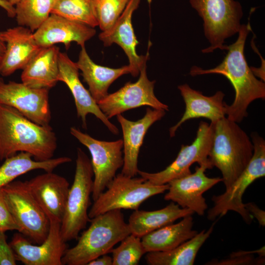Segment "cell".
I'll list each match as a JSON object with an SVG mask.
<instances>
[{
    "label": "cell",
    "mask_w": 265,
    "mask_h": 265,
    "mask_svg": "<svg viewBox=\"0 0 265 265\" xmlns=\"http://www.w3.org/2000/svg\"><path fill=\"white\" fill-rule=\"evenodd\" d=\"M251 30L249 23L241 25L237 39L228 46L226 56L217 66L203 69L194 66L189 73L192 76L221 75L230 81L234 88L235 96L233 103L226 105V115L236 123L241 122L247 116V108L252 102L265 98V81L258 80L254 75L244 55L245 42Z\"/></svg>",
    "instance_id": "1"
},
{
    "label": "cell",
    "mask_w": 265,
    "mask_h": 265,
    "mask_svg": "<svg viewBox=\"0 0 265 265\" xmlns=\"http://www.w3.org/2000/svg\"><path fill=\"white\" fill-rule=\"evenodd\" d=\"M57 148V137L51 126L31 121L19 111L0 104V159L23 152L38 161L50 159Z\"/></svg>",
    "instance_id": "2"
},
{
    "label": "cell",
    "mask_w": 265,
    "mask_h": 265,
    "mask_svg": "<svg viewBox=\"0 0 265 265\" xmlns=\"http://www.w3.org/2000/svg\"><path fill=\"white\" fill-rule=\"evenodd\" d=\"M80 237L76 245L67 249L62 265H87L91 261L111 252L114 246L131 234L121 210L99 214Z\"/></svg>",
    "instance_id": "3"
},
{
    "label": "cell",
    "mask_w": 265,
    "mask_h": 265,
    "mask_svg": "<svg viewBox=\"0 0 265 265\" xmlns=\"http://www.w3.org/2000/svg\"><path fill=\"white\" fill-rule=\"evenodd\" d=\"M213 125L209 159L221 172L226 189L238 177L250 162L254 147L249 137L233 121L224 117Z\"/></svg>",
    "instance_id": "4"
},
{
    "label": "cell",
    "mask_w": 265,
    "mask_h": 265,
    "mask_svg": "<svg viewBox=\"0 0 265 265\" xmlns=\"http://www.w3.org/2000/svg\"><path fill=\"white\" fill-rule=\"evenodd\" d=\"M76 162L74 179L60 223L61 236L65 242L78 239L80 232L90 220L88 208L91 205L94 174L91 160L80 148L77 149Z\"/></svg>",
    "instance_id": "5"
},
{
    "label": "cell",
    "mask_w": 265,
    "mask_h": 265,
    "mask_svg": "<svg viewBox=\"0 0 265 265\" xmlns=\"http://www.w3.org/2000/svg\"><path fill=\"white\" fill-rule=\"evenodd\" d=\"M251 137L254 150L250 162L224 193L212 196L213 206L207 212L209 220L214 221L232 211L238 213L246 224L252 223L253 217L245 208L242 196L250 185L265 175V141L256 132L252 133Z\"/></svg>",
    "instance_id": "6"
},
{
    "label": "cell",
    "mask_w": 265,
    "mask_h": 265,
    "mask_svg": "<svg viewBox=\"0 0 265 265\" xmlns=\"http://www.w3.org/2000/svg\"><path fill=\"white\" fill-rule=\"evenodd\" d=\"M191 7L203 21L204 35L210 45L202 50L204 53L216 49L227 50L225 40L238 33L241 27L242 7L235 0H189Z\"/></svg>",
    "instance_id": "7"
},
{
    "label": "cell",
    "mask_w": 265,
    "mask_h": 265,
    "mask_svg": "<svg viewBox=\"0 0 265 265\" xmlns=\"http://www.w3.org/2000/svg\"><path fill=\"white\" fill-rule=\"evenodd\" d=\"M168 184L155 185L142 177L116 175L106 190L94 201L88 212L90 219L113 210H138L148 198L167 191Z\"/></svg>",
    "instance_id": "8"
},
{
    "label": "cell",
    "mask_w": 265,
    "mask_h": 265,
    "mask_svg": "<svg viewBox=\"0 0 265 265\" xmlns=\"http://www.w3.org/2000/svg\"><path fill=\"white\" fill-rule=\"evenodd\" d=\"M0 189L18 231L35 243H42L48 235L50 221L32 195L26 181H13Z\"/></svg>",
    "instance_id": "9"
},
{
    "label": "cell",
    "mask_w": 265,
    "mask_h": 265,
    "mask_svg": "<svg viewBox=\"0 0 265 265\" xmlns=\"http://www.w3.org/2000/svg\"><path fill=\"white\" fill-rule=\"evenodd\" d=\"M213 134V124L201 121L194 141L189 145H182L175 159L164 170L156 173L138 170V174L153 184L161 185L191 173L190 167L195 162L212 169L213 166L209 159V155L212 145Z\"/></svg>",
    "instance_id": "10"
},
{
    "label": "cell",
    "mask_w": 265,
    "mask_h": 265,
    "mask_svg": "<svg viewBox=\"0 0 265 265\" xmlns=\"http://www.w3.org/2000/svg\"><path fill=\"white\" fill-rule=\"evenodd\" d=\"M70 133L89 150L94 174L92 198L95 201L106 189L124 163L122 139L107 141L96 139L75 127Z\"/></svg>",
    "instance_id": "11"
},
{
    "label": "cell",
    "mask_w": 265,
    "mask_h": 265,
    "mask_svg": "<svg viewBox=\"0 0 265 265\" xmlns=\"http://www.w3.org/2000/svg\"><path fill=\"white\" fill-rule=\"evenodd\" d=\"M140 76L135 82H127L115 92L108 94L97 104L103 113L109 119L124 112L142 106L157 109L169 110L168 106L155 96V80H149L146 63L140 70Z\"/></svg>",
    "instance_id": "12"
},
{
    "label": "cell",
    "mask_w": 265,
    "mask_h": 265,
    "mask_svg": "<svg viewBox=\"0 0 265 265\" xmlns=\"http://www.w3.org/2000/svg\"><path fill=\"white\" fill-rule=\"evenodd\" d=\"M0 104L12 107L34 123L50 125L49 89L33 88L23 82H5L0 77Z\"/></svg>",
    "instance_id": "13"
},
{
    "label": "cell",
    "mask_w": 265,
    "mask_h": 265,
    "mask_svg": "<svg viewBox=\"0 0 265 265\" xmlns=\"http://www.w3.org/2000/svg\"><path fill=\"white\" fill-rule=\"evenodd\" d=\"M49 221L48 235L40 244H32L21 233L13 235L9 244L16 260L25 265H62V259L67 248L61 236L60 223Z\"/></svg>",
    "instance_id": "14"
},
{
    "label": "cell",
    "mask_w": 265,
    "mask_h": 265,
    "mask_svg": "<svg viewBox=\"0 0 265 265\" xmlns=\"http://www.w3.org/2000/svg\"><path fill=\"white\" fill-rule=\"evenodd\" d=\"M209 169L205 165L197 166L195 172L175 179L168 184L169 187L164 199L171 201L183 208L192 210L202 216L208 209L203 194L218 183L222 178H210L205 174Z\"/></svg>",
    "instance_id": "15"
},
{
    "label": "cell",
    "mask_w": 265,
    "mask_h": 265,
    "mask_svg": "<svg viewBox=\"0 0 265 265\" xmlns=\"http://www.w3.org/2000/svg\"><path fill=\"white\" fill-rule=\"evenodd\" d=\"M58 81L64 82L70 89L74 99L77 116L81 119L82 127L86 129V116L94 115L114 134L119 133L118 129L103 113L88 90L82 84L79 78V69L67 53L60 52L58 57Z\"/></svg>",
    "instance_id": "16"
},
{
    "label": "cell",
    "mask_w": 265,
    "mask_h": 265,
    "mask_svg": "<svg viewBox=\"0 0 265 265\" xmlns=\"http://www.w3.org/2000/svg\"><path fill=\"white\" fill-rule=\"evenodd\" d=\"M33 198L49 220H62L70 189L67 180L52 172H46L26 181Z\"/></svg>",
    "instance_id": "17"
},
{
    "label": "cell",
    "mask_w": 265,
    "mask_h": 265,
    "mask_svg": "<svg viewBox=\"0 0 265 265\" xmlns=\"http://www.w3.org/2000/svg\"><path fill=\"white\" fill-rule=\"evenodd\" d=\"M140 2V0H130L114 24L108 29L102 31L99 35L105 46L115 43L123 49L129 60L130 74L134 77L139 75L141 68L146 63L149 57L148 53L139 55L136 51L138 41L134 34L132 18Z\"/></svg>",
    "instance_id": "18"
},
{
    "label": "cell",
    "mask_w": 265,
    "mask_h": 265,
    "mask_svg": "<svg viewBox=\"0 0 265 265\" xmlns=\"http://www.w3.org/2000/svg\"><path fill=\"white\" fill-rule=\"evenodd\" d=\"M165 110L148 107L141 119L131 121L121 114L116 116L123 133V160L121 173L133 177L138 174V157L146 133L156 122L161 119Z\"/></svg>",
    "instance_id": "19"
},
{
    "label": "cell",
    "mask_w": 265,
    "mask_h": 265,
    "mask_svg": "<svg viewBox=\"0 0 265 265\" xmlns=\"http://www.w3.org/2000/svg\"><path fill=\"white\" fill-rule=\"evenodd\" d=\"M96 34L95 29L85 24L51 14L45 22L33 32L34 37L41 48L62 43L68 49L72 42L80 47Z\"/></svg>",
    "instance_id": "20"
},
{
    "label": "cell",
    "mask_w": 265,
    "mask_h": 265,
    "mask_svg": "<svg viewBox=\"0 0 265 265\" xmlns=\"http://www.w3.org/2000/svg\"><path fill=\"white\" fill-rule=\"evenodd\" d=\"M5 51L0 64V75L7 77L23 69L41 49L28 28L18 26L0 32Z\"/></svg>",
    "instance_id": "21"
},
{
    "label": "cell",
    "mask_w": 265,
    "mask_h": 265,
    "mask_svg": "<svg viewBox=\"0 0 265 265\" xmlns=\"http://www.w3.org/2000/svg\"><path fill=\"white\" fill-rule=\"evenodd\" d=\"M178 88L186 108L181 119L169 129L171 137L175 136L177 130L184 123L190 119L204 118L214 123L225 117L227 104L224 101L225 94L222 91H217L212 96H207L186 83L179 85Z\"/></svg>",
    "instance_id": "22"
},
{
    "label": "cell",
    "mask_w": 265,
    "mask_h": 265,
    "mask_svg": "<svg viewBox=\"0 0 265 265\" xmlns=\"http://www.w3.org/2000/svg\"><path fill=\"white\" fill-rule=\"evenodd\" d=\"M59 48H41L23 69L22 82L33 88L50 89L58 81Z\"/></svg>",
    "instance_id": "23"
},
{
    "label": "cell",
    "mask_w": 265,
    "mask_h": 265,
    "mask_svg": "<svg viewBox=\"0 0 265 265\" xmlns=\"http://www.w3.org/2000/svg\"><path fill=\"white\" fill-rule=\"evenodd\" d=\"M76 64L81 71L83 81L88 86V91L97 103L108 94V88L116 80L131 73L128 65L112 68L95 63L85 47L81 48Z\"/></svg>",
    "instance_id": "24"
},
{
    "label": "cell",
    "mask_w": 265,
    "mask_h": 265,
    "mask_svg": "<svg viewBox=\"0 0 265 265\" xmlns=\"http://www.w3.org/2000/svg\"><path fill=\"white\" fill-rule=\"evenodd\" d=\"M193 213L192 210L181 208L171 201L165 207L158 210H135L130 216L128 224L131 234L141 238L178 219Z\"/></svg>",
    "instance_id": "25"
},
{
    "label": "cell",
    "mask_w": 265,
    "mask_h": 265,
    "mask_svg": "<svg viewBox=\"0 0 265 265\" xmlns=\"http://www.w3.org/2000/svg\"><path fill=\"white\" fill-rule=\"evenodd\" d=\"M182 218L177 223L165 225L142 237L146 253L172 250L195 236L198 232L193 230L192 215Z\"/></svg>",
    "instance_id": "26"
},
{
    "label": "cell",
    "mask_w": 265,
    "mask_h": 265,
    "mask_svg": "<svg viewBox=\"0 0 265 265\" xmlns=\"http://www.w3.org/2000/svg\"><path fill=\"white\" fill-rule=\"evenodd\" d=\"M216 221L214 220L207 231L204 230L198 233L172 250L147 253L145 256L147 264L149 265H193L199 249L212 233Z\"/></svg>",
    "instance_id": "27"
},
{
    "label": "cell",
    "mask_w": 265,
    "mask_h": 265,
    "mask_svg": "<svg viewBox=\"0 0 265 265\" xmlns=\"http://www.w3.org/2000/svg\"><path fill=\"white\" fill-rule=\"evenodd\" d=\"M32 158L30 154L21 152L5 159L0 166V188L31 170L42 169L46 172H52L57 166L72 160L67 157L52 158L44 161L36 160Z\"/></svg>",
    "instance_id": "28"
},
{
    "label": "cell",
    "mask_w": 265,
    "mask_h": 265,
    "mask_svg": "<svg viewBox=\"0 0 265 265\" xmlns=\"http://www.w3.org/2000/svg\"><path fill=\"white\" fill-rule=\"evenodd\" d=\"M56 0H20L15 5L18 26L36 31L49 18Z\"/></svg>",
    "instance_id": "29"
},
{
    "label": "cell",
    "mask_w": 265,
    "mask_h": 265,
    "mask_svg": "<svg viewBox=\"0 0 265 265\" xmlns=\"http://www.w3.org/2000/svg\"><path fill=\"white\" fill-rule=\"evenodd\" d=\"M51 14L83 23L93 28L98 26L92 0H56Z\"/></svg>",
    "instance_id": "30"
},
{
    "label": "cell",
    "mask_w": 265,
    "mask_h": 265,
    "mask_svg": "<svg viewBox=\"0 0 265 265\" xmlns=\"http://www.w3.org/2000/svg\"><path fill=\"white\" fill-rule=\"evenodd\" d=\"M112 265H137L146 253L141 238L132 234L126 237L120 244L113 248Z\"/></svg>",
    "instance_id": "31"
},
{
    "label": "cell",
    "mask_w": 265,
    "mask_h": 265,
    "mask_svg": "<svg viewBox=\"0 0 265 265\" xmlns=\"http://www.w3.org/2000/svg\"><path fill=\"white\" fill-rule=\"evenodd\" d=\"M130 0H92L94 14L102 31L110 28L122 14Z\"/></svg>",
    "instance_id": "32"
},
{
    "label": "cell",
    "mask_w": 265,
    "mask_h": 265,
    "mask_svg": "<svg viewBox=\"0 0 265 265\" xmlns=\"http://www.w3.org/2000/svg\"><path fill=\"white\" fill-rule=\"evenodd\" d=\"M265 247L252 251H238L233 252L229 258L216 260L209 262L207 265H261L265 262Z\"/></svg>",
    "instance_id": "33"
},
{
    "label": "cell",
    "mask_w": 265,
    "mask_h": 265,
    "mask_svg": "<svg viewBox=\"0 0 265 265\" xmlns=\"http://www.w3.org/2000/svg\"><path fill=\"white\" fill-rule=\"evenodd\" d=\"M18 230V227L7 209L0 188V231L5 232L9 230Z\"/></svg>",
    "instance_id": "34"
},
{
    "label": "cell",
    "mask_w": 265,
    "mask_h": 265,
    "mask_svg": "<svg viewBox=\"0 0 265 265\" xmlns=\"http://www.w3.org/2000/svg\"><path fill=\"white\" fill-rule=\"evenodd\" d=\"M4 233L0 231V265H15L16 259Z\"/></svg>",
    "instance_id": "35"
},
{
    "label": "cell",
    "mask_w": 265,
    "mask_h": 265,
    "mask_svg": "<svg viewBox=\"0 0 265 265\" xmlns=\"http://www.w3.org/2000/svg\"><path fill=\"white\" fill-rule=\"evenodd\" d=\"M246 210L258 221L259 225L262 227L265 225V212L260 209L255 203L248 202L244 204Z\"/></svg>",
    "instance_id": "36"
},
{
    "label": "cell",
    "mask_w": 265,
    "mask_h": 265,
    "mask_svg": "<svg viewBox=\"0 0 265 265\" xmlns=\"http://www.w3.org/2000/svg\"><path fill=\"white\" fill-rule=\"evenodd\" d=\"M87 265H112V259L107 254H105L91 261Z\"/></svg>",
    "instance_id": "37"
},
{
    "label": "cell",
    "mask_w": 265,
    "mask_h": 265,
    "mask_svg": "<svg viewBox=\"0 0 265 265\" xmlns=\"http://www.w3.org/2000/svg\"><path fill=\"white\" fill-rule=\"evenodd\" d=\"M0 7L3 8L7 16L11 18H15V6L12 5L8 0H0Z\"/></svg>",
    "instance_id": "38"
},
{
    "label": "cell",
    "mask_w": 265,
    "mask_h": 265,
    "mask_svg": "<svg viewBox=\"0 0 265 265\" xmlns=\"http://www.w3.org/2000/svg\"><path fill=\"white\" fill-rule=\"evenodd\" d=\"M5 51V44L0 35V64Z\"/></svg>",
    "instance_id": "39"
},
{
    "label": "cell",
    "mask_w": 265,
    "mask_h": 265,
    "mask_svg": "<svg viewBox=\"0 0 265 265\" xmlns=\"http://www.w3.org/2000/svg\"><path fill=\"white\" fill-rule=\"evenodd\" d=\"M20 0H8V1L13 5L15 6Z\"/></svg>",
    "instance_id": "40"
},
{
    "label": "cell",
    "mask_w": 265,
    "mask_h": 265,
    "mask_svg": "<svg viewBox=\"0 0 265 265\" xmlns=\"http://www.w3.org/2000/svg\"></svg>",
    "instance_id": "41"
}]
</instances>
